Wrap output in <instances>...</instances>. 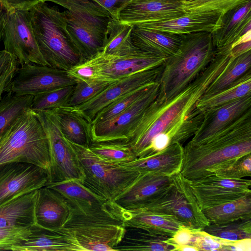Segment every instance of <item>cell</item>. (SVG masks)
Here are the masks:
<instances>
[{"label": "cell", "instance_id": "1", "mask_svg": "<svg viewBox=\"0 0 251 251\" xmlns=\"http://www.w3.org/2000/svg\"><path fill=\"white\" fill-rule=\"evenodd\" d=\"M233 57L230 51L216 53L207 67L171 98L156 99L145 111L125 143L136 158L158 152L174 143H182L200 127L204 112L197 104Z\"/></svg>", "mask_w": 251, "mask_h": 251}, {"label": "cell", "instance_id": "2", "mask_svg": "<svg viewBox=\"0 0 251 251\" xmlns=\"http://www.w3.org/2000/svg\"><path fill=\"white\" fill-rule=\"evenodd\" d=\"M251 153V110L235 122L197 143L183 147L181 174L188 180L212 175Z\"/></svg>", "mask_w": 251, "mask_h": 251}, {"label": "cell", "instance_id": "3", "mask_svg": "<svg viewBox=\"0 0 251 251\" xmlns=\"http://www.w3.org/2000/svg\"><path fill=\"white\" fill-rule=\"evenodd\" d=\"M28 12L39 49L48 66L68 71L83 62L68 30L63 12L43 1Z\"/></svg>", "mask_w": 251, "mask_h": 251}, {"label": "cell", "instance_id": "4", "mask_svg": "<svg viewBox=\"0 0 251 251\" xmlns=\"http://www.w3.org/2000/svg\"><path fill=\"white\" fill-rule=\"evenodd\" d=\"M211 33L183 34L178 51L164 63L157 100H165L176 95L207 67L216 54Z\"/></svg>", "mask_w": 251, "mask_h": 251}, {"label": "cell", "instance_id": "5", "mask_svg": "<svg viewBox=\"0 0 251 251\" xmlns=\"http://www.w3.org/2000/svg\"><path fill=\"white\" fill-rule=\"evenodd\" d=\"M18 162L33 164L44 169L50 181L48 138L36 113L30 108L21 113L0 136V165Z\"/></svg>", "mask_w": 251, "mask_h": 251}, {"label": "cell", "instance_id": "6", "mask_svg": "<svg viewBox=\"0 0 251 251\" xmlns=\"http://www.w3.org/2000/svg\"><path fill=\"white\" fill-rule=\"evenodd\" d=\"M166 59L137 49L116 56L100 53L69 71L76 80L112 84L139 72L162 65Z\"/></svg>", "mask_w": 251, "mask_h": 251}, {"label": "cell", "instance_id": "7", "mask_svg": "<svg viewBox=\"0 0 251 251\" xmlns=\"http://www.w3.org/2000/svg\"><path fill=\"white\" fill-rule=\"evenodd\" d=\"M69 142L76 153L83 174L81 181L108 200L115 201L140 174L100 159L88 147Z\"/></svg>", "mask_w": 251, "mask_h": 251}, {"label": "cell", "instance_id": "8", "mask_svg": "<svg viewBox=\"0 0 251 251\" xmlns=\"http://www.w3.org/2000/svg\"><path fill=\"white\" fill-rule=\"evenodd\" d=\"M46 186L64 198L71 209V215L75 218L108 223L121 221L122 207L97 193L81 180L48 182Z\"/></svg>", "mask_w": 251, "mask_h": 251}, {"label": "cell", "instance_id": "9", "mask_svg": "<svg viewBox=\"0 0 251 251\" xmlns=\"http://www.w3.org/2000/svg\"><path fill=\"white\" fill-rule=\"evenodd\" d=\"M171 177V185L166 191L153 201L137 208L173 216L191 229H203L210 222L200 208L189 180L180 172Z\"/></svg>", "mask_w": 251, "mask_h": 251}, {"label": "cell", "instance_id": "10", "mask_svg": "<svg viewBox=\"0 0 251 251\" xmlns=\"http://www.w3.org/2000/svg\"><path fill=\"white\" fill-rule=\"evenodd\" d=\"M48 138L50 175L49 182L76 179L82 180L83 174L76 153L62 134L55 109L36 113Z\"/></svg>", "mask_w": 251, "mask_h": 251}, {"label": "cell", "instance_id": "11", "mask_svg": "<svg viewBox=\"0 0 251 251\" xmlns=\"http://www.w3.org/2000/svg\"><path fill=\"white\" fill-rule=\"evenodd\" d=\"M2 42L4 50L13 55L18 64L48 65L34 36L28 11L7 12Z\"/></svg>", "mask_w": 251, "mask_h": 251}, {"label": "cell", "instance_id": "12", "mask_svg": "<svg viewBox=\"0 0 251 251\" xmlns=\"http://www.w3.org/2000/svg\"><path fill=\"white\" fill-rule=\"evenodd\" d=\"M67 71L48 65L27 64L18 67L5 92L18 95H36L76 84Z\"/></svg>", "mask_w": 251, "mask_h": 251}, {"label": "cell", "instance_id": "13", "mask_svg": "<svg viewBox=\"0 0 251 251\" xmlns=\"http://www.w3.org/2000/svg\"><path fill=\"white\" fill-rule=\"evenodd\" d=\"M159 82L155 83L142 97L114 117L91 125L92 143H126L128 136L150 105L156 99Z\"/></svg>", "mask_w": 251, "mask_h": 251}, {"label": "cell", "instance_id": "14", "mask_svg": "<svg viewBox=\"0 0 251 251\" xmlns=\"http://www.w3.org/2000/svg\"><path fill=\"white\" fill-rule=\"evenodd\" d=\"M189 183L202 210L251 194L250 179H228L212 175L189 180Z\"/></svg>", "mask_w": 251, "mask_h": 251}, {"label": "cell", "instance_id": "15", "mask_svg": "<svg viewBox=\"0 0 251 251\" xmlns=\"http://www.w3.org/2000/svg\"><path fill=\"white\" fill-rule=\"evenodd\" d=\"M49 181L47 172L34 165L18 162L0 165V205L38 190Z\"/></svg>", "mask_w": 251, "mask_h": 251}, {"label": "cell", "instance_id": "16", "mask_svg": "<svg viewBox=\"0 0 251 251\" xmlns=\"http://www.w3.org/2000/svg\"><path fill=\"white\" fill-rule=\"evenodd\" d=\"M163 68L164 64L130 75L111 84L88 101L72 108L91 124L98 113L122 96L142 86L159 82Z\"/></svg>", "mask_w": 251, "mask_h": 251}, {"label": "cell", "instance_id": "17", "mask_svg": "<svg viewBox=\"0 0 251 251\" xmlns=\"http://www.w3.org/2000/svg\"><path fill=\"white\" fill-rule=\"evenodd\" d=\"M82 251H116L126 228L123 225L90 223L61 228Z\"/></svg>", "mask_w": 251, "mask_h": 251}, {"label": "cell", "instance_id": "18", "mask_svg": "<svg viewBox=\"0 0 251 251\" xmlns=\"http://www.w3.org/2000/svg\"><path fill=\"white\" fill-rule=\"evenodd\" d=\"M186 13L182 0H131L120 12L118 21L133 25L171 20Z\"/></svg>", "mask_w": 251, "mask_h": 251}, {"label": "cell", "instance_id": "19", "mask_svg": "<svg viewBox=\"0 0 251 251\" xmlns=\"http://www.w3.org/2000/svg\"><path fill=\"white\" fill-rule=\"evenodd\" d=\"M251 110V94L204 112L203 120L189 142H201L226 127Z\"/></svg>", "mask_w": 251, "mask_h": 251}, {"label": "cell", "instance_id": "20", "mask_svg": "<svg viewBox=\"0 0 251 251\" xmlns=\"http://www.w3.org/2000/svg\"><path fill=\"white\" fill-rule=\"evenodd\" d=\"M251 30V0L224 14L220 27L211 33L215 52L230 51L233 46Z\"/></svg>", "mask_w": 251, "mask_h": 251}, {"label": "cell", "instance_id": "21", "mask_svg": "<svg viewBox=\"0 0 251 251\" xmlns=\"http://www.w3.org/2000/svg\"><path fill=\"white\" fill-rule=\"evenodd\" d=\"M171 184V177L151 173L140 174L115 202L125 209L139 208L157 199Z\"/></svg>", "mask_w": 251, "mask_h": 251}, {"label": "cell", "instance_id": "22", "mask_svg": "<svg viewBox=\"0 0 251 251\" xmlns=\"http://www.w3.org/2000/svg\"><path fill=\"white\" fill-rule=\"evenodd\" d=\"M183 160V147L176 142L158 152L120 165L140 174L171 177L181 172Z\"/></svg>", "mask_w": 251, "mask_h": 251}, {"label": "cell", "instance_id": "23", "mask_svg": "<svg viewBox=\"0 0 251 251\" xmlns=\"http://www.w3.org/2000/svg\"><path fill=\"white\" fill-rule=\"evenodd\" d=\"M223 14L209 12L189 13L171 20L149 22L136 25L162 32L176 34H187L198 32L212 33L219 28Z\"/></svg>", "mask_w": 251, "mask_h": 251}, {"label": "cell", "instance_id": "24", "mask_svg": "<svg viewBox=\"0 0 251 251\" xmlns=\"http://www.w3.org/2000/svg\"><path fill=\"white\" fill-rule=\"evenodd\" d=\"M71 209L64 198L46 186L38 190L35 205L36 224L50 229L62 228L69 220Z\"/></svg>", "mask_w": 251, "mask_h": 251}, {"label": "cell", "instance_id": "25", "mask_svg": "<svg viewBox=\"0 0 251 251\" xmlns=\"http://www.w3.org/2000/svg\"><path fill=\"white\" fill-rule=\"evenodd\" d=\"M27 240L12 248L13 251H82L61 228L53 229L35 224L30 226Z\"/></svg>", "mask_w": 251, "mask_h": 251}, {"label": "cell", "instance_id": "26", "mask_svg": "<svg viewBox=\"0 0 251 251\" xmlns=\"http://www.w3.org/2000/svg\"><path fill=\"white\" fill-rule=\"evenodd\" d=\"M183 34H176L132 25L131 38L138 49L167 59L175 55L181 43Z\"/></svg>", "mask_w": 251, "mask_h": 251}, {"label": "cell", "instance_id": "27", "mask_svg": "<svg viewBox=\"0 0 251 251\" xmlns=\"http://www.w3.org/2000/svg\"><path fill=\"white\" fill-rule=\"evenodd\" d=\"M121 216L125 227L139 228L168 238L171 237L183 226L173 216L139 208H122Z\"/></svg>", "mask_w": 251, "mask_h": 251}, {"label": "cell", "instance_id": "28", "mask_svg": "<svg viewBox=\"0 0 251 251\" xmlns=\"http://www.w3.org/2000/svg\"><path fill=\"white\" fill-rule=\"evenodd\" d=\"M38 190L16 197L0 205V227H30L36 224Z\"/></svg>", "mask_w": 251, "mask_h": 251}, {"label": "cell", "instance_id": "29", "mask_svg": "<svg viewBox=\"0 0 251 251\" xmlns=\"http://www.w3.org/2000/svg\"><path fill=\"white\" fill-rule=\"evenodd\" d=\"M63 12L68 30L83 62L100 53L105 45L107 38L73 16L67 10Z\"/></svg>", "mask_w": 251, "mask_h": 251}, {"label": "cell", "instance_id": "30", "mask_svg": "<svg viewBox=\"0 0 251 251\" xmlns=\"http://www.w3.org/2000/svg\"><path fill=\"white\" fill-rule=\"evenodd\" d=\"M65 8L73 16L107 38V25L112 18L102 6L92 0H44Z\"/></svg>", "mask_w": 251, "mask_h": 251}, {"label": "cell", "instance_id": "31", "mask_svg": "<svg viewBox=\"0 0 251 251\" xmlns=\"http://www.w3.org/2000/svg\"><path fill=\"white\" fill-rule=\"evenodd\" d=\"M61 131L71 142L88 147L92 143L90 126L86 120L72 107L56 108Z\"/></svg>", "mask_w": 251, "mask_h": 251}, {"label": "cell", "instance_id": "32", "mask_svg": "<svg viewBox=\"0 0 251 251\" xmlns=\"http://www.w3.org/2000/svg\"><path fill=\"white\" fill-rule=\"evenodd\" d=\"M125 228L124 236L116 247V251H174V247L166 242L168 237L154 235L139 228Z\"/></svg>", "mask_w": 251, "mask_h": 251}, {"label": "cell", "instance_id": "33", "mask_svg": "<svg viewBox=\"0 0 251 251\" xmlns=\"http://www.w3.org/2000/svg\"><path fill=\"white\" fill-rule=\"evenodd\" d=\"M132 25L111 18L108 24L107 40L101 53L112 56L129 54L137 49L131 40Z\"/></svg>", "mask_w": 251, "mask_h": 251}, {"label": "cell", "instance_id": "34", "mask_svg": "<svg viewBox=\"0 0 251 251\" xmlns=\"http://www.w3.org/2000/svg\"><path fill=\"white\" fill-rule=\"evenodd\" d=\"M210 223H223L251 219V194L236 200L202 210Z\"/></svg>", "mask_w": 251, "mask_h": 251}, {"label": "cell", "instance_id": "35", "mask_svg": "<svg viewBox=\"0 0 251 251\" xmlns=\"http://www.w3.org/2000/svg\"><path fill=\"white\" fill-rule=\"evenodd\" d=\"M251 94V71L226 89L211 96L202 97L197 107L204 112L211 108L230 102Z\"/></svg>", "mask_w": 251, "mask_h": 251}, {"label": "cell", "instance_id": "36", "mask_svg": "<svg viewBox=\"0 0 251 251\" xmlns=\"http://www.w3.org/2000/svg\"><path fill=\"white\" fill-rule=\"evenodd\" d=\"M251 50L233 57L222 73L207 88L203 97L215 94L228 87L251 71Z\"/></svg>", "mask_w": 251, "mask_h": 251}, {"label": "cell", "instance_id": "37", "mask_svg": "<svg viewBox=\"0 0 251 251\" xmlns=\"http://www.w3.org/2000/svg\"><path fill=\"white\" fill-rule=\"evenodd\" d=\"M34 96L7 94L0 100V136L25 109L30 108Z\"/></svg>", "mask_w": 251, "mask_h": 251}, {"label": "cell", "instance_id": "38", "mask_svg": "<svg viewBox=\"0 0 251 251\" xmlns=\"http://www.w3.org/2000/svg\"><path fill=\"white\" fill-rule=\"evenodd\" d=\"M202 230L214 236L230 241L251 238V219L223 223H210Z\"/></svg>", "mask_w": 251, "mask_h": 251}, {"label": "cell", "instance_id": "39", "mask_svg": "<svg viewBox=\"0 0 251 251\" xmlns=\"http://www.w3.org/2000/svg\"><path fill=\"white\" fill-rule=\"evenodd\" d=\"M156 82L142 86L122 96L98 113L91 125L104 122L114 117L147 93Z\"/></svg>", "mask_w": 251, "mask_h": 251}, {"label": "cell", "instance_id": "40", "mask_svg": "<svg viewBox=\"0 0 251 251\" xmlns=\"http://www.w3.org/2000/svg\"><path fill=\"white\" fill-rule=\"evenodd\" d=\"M89 148L100 159L114 164H122L136 158L130 146L125 143H92Z\"/></svg>", "mask_w": 251, "mask_h": 251}, {"label": "cell", "instance_id": "41", "mask_svg": "<svg viewBox=\"0 0 251 251\" xmlns=\"http://www.w3.org/2000/svg\"><path fill=\"white\" fill-rule=\"evenodd\" d=\"M75 84L56 88L34 95L30 108L37 113L65 107Z\"/></svg>", "mask_w": 251, "mask_h": 251}, {"label": "cell", "instance_id": "42", "mask_svg": "<svg viewBox=\"0 0 251 251\" xmlns=\"http://www.w3.org/2000/svg\"><path fill=\"white\" fill-rule=\"evenodd\" d=\"M194 238L192 246L198 251H243L247 247L242 239L230 241L212 235L202 229L193 230Z\"/></svg>", "mask_w": 251, "mask_h": 251}, {"label": "cell", "instance_id": "43", "mask_svg": "<svg viewBox=\"0 0 251 251\" xmlns=\"http://www.w3.org/2000/svg\"><path fill=\"white\" fill-rule=\"evenodd\" d=\"M251 0H182L186 13L220 12L223 14Z\"/></svg>", "mask_w": 251, "mask_h": 251}, {"label": "cell", "instance_id": "44", "mask_svg": "<svg viewBox=\"0 0 251 251\" xmlns=\"http://www.w3.org/2000/svg\"><path fill=\"white\" fill-rule=\"evenodd\" d=\"M111 84L100 81L86 82L77 80L65 107L79 106L90 100Z\"/></svg>", "mask_w": 251, "mask_h": 251}, {"label": "cell", "instance_id": "45", "mask_svg": "<svg viewBox=\"0 0 251 251\" xmlns=\"http://www.w3.org/2000/svg\"><path fill=\"white\" fill-rule=\"evenodd\" d=\"M30 233V227H0V250H11L26 241Z\"/></svg>", "mask_w": 251, "mask_h": 251}, {"label": "cell", "instance_id": "46", "mask_svg": "<svg viewBox=\"0 0 251 251\" xmlns=\"http://www.w3.org/2000/svg\"><path fill=\"white\" fill-rule=\"evenodd\" d=\"M18 63L15 57L4 50H0V100L13 79Z\"/></svg>", "mask_w": 251, "mask_h": 251}, {"label": "cell", "instance_id": "47", "mask_svg": "<svg viewBox=\"0 0 251 251\" xmlns=\"http://www.w3.org/2000/svg\"><path fill=\"white\" fill-rule=\"evenodd\" d=\"M218 176L232 179H239L251 176V153L240 157L230 167L214 173Z\"/></svg>", "mask_w": 251, "mask_h": 251}, {"label": "cell", "instance_id": "48", "mask_svg": "<svg viewBox=\"0 0 251 251\" xmlns=\"http://www.w3.org/2000/svg\"><path fill=\"white\" fill-rule=\"evenodd\" d=\"M193 230L182 226L171 237L167 239L166 242L174 247V251L178 246L185 245L192 246L194 238Z\"/></svg>", "mask_w": 251, "mask_h": 251}, {"label": "cell", "instance_id": "49", "mask_svg": "<svg viewBox=\"0 0 251 251\" xmlns=\"http://www.w3.org/2000/svg\"><path fill=\"white\" fill-rule=\"evenodd\" d=\"M103 8L111 15L112 18L118 20L121 10L131 0H92Z\"/></svg>", "mask_w": 251, "mask_h": 251}, {"label": "cell", "instance_id": "50", "mask_svg": "<svg viewBox=\"0 0 251 251\" xmlns=\"http://www.w3.org/2000/svg\"><path fill=\"white\" fill-rule=\"evenodd\" d=\"M44 0H0L7 12L15 10L29 11L34 5Z\"/></svg>", "mask_w": 251, "mask_h": 251}, {"label": "cell", "instance_id": "51", "mask_svg": "<svg viewBox=\"0 0 251 251\" xmlns=\"http://www.w3.org/2000/svg\"><path fill=\"white\" fill-rule=\"evenodd\" d=\"M251 50V41L242 42L234 46L230 50L231 55L236 57Z\"/></svg>", "mask_w": 251, "mask_h": 251}, {"label": "cell", "instance_id": "52", "mask_svg": "<svg viewBox=\"0 0 251 251\" xmlns=\"http://www.w3.org/2000/svg\"><path fill=\"white\" fill-rule=\"evenodd\" d=\"M7 10L0 2V45L3 40L4 26Z\"/></svg>", "mask_w": 251, "mask_h": 251}, {"label": "cell", "instance_id": "53", "mask_svg": "<svg viewBox=\"0 0 251 251\" xmlns=\"http://www.w3.org/2000/svg\"><path fill=\"white\" fill-rule=\"evenodd\" d=\"M175 251H198V249L193 246H191V245H182V246H178V247H176L175 249Z\"/></svg>", "mask_w": 251, "mask_h": 251}]
</instances>
